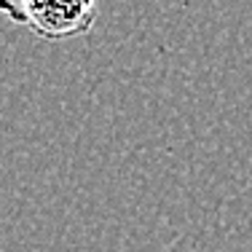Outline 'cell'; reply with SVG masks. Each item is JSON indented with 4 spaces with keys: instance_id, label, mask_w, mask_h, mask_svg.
I'll return each mask as SVG.
<instances>
[{
    "instance_id": "cell-1",
    "label": "cell",
    "mask_w": 252,
    "mask_h": 252,
    "mask_svg": "<svg viewBox=\"0 0 252 252\" xmlns=\"http://www.w3.org/2000/svg\"><path fill=\"white\" fill-rule=\"evenodd\" d=\"M0 14L49 43L86 35L99 14V0H0Z\"/></svg>"
}]
</instances>
